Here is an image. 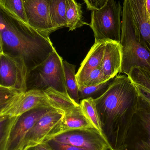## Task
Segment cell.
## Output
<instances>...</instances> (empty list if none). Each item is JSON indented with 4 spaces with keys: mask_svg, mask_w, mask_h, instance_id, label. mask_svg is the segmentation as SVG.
<instances>
[{
    "mask_svg": "<svg viewBox=\"0 0 150 150\" xmlns=\"http://www.w3.org/2000/svg\"><path fill=\"white\" fill-rule=\"evenodd\" d=\"M44 91L51 106L64 113L79 105L68 94L58 91L52 87H48Z\"/></svg>",
    "mask_w": 150,
    "mask_h": 150,
    "instance_id": "17",
    "label": "cell"
},
{
    "mask_svg": "<svg viewBox=\"0 0 150 150\" xmlns=\"http://www.w3.org/2000/svg\"><path fill=\"white\" fill-rule=\"evenodd\" d=\"M28 69L22 58L2 53L0 56V86L18 92L27 91Z\"/></svg>",
    "mask_w": 150,
    "mask_h": 150,
    "instance_id": "7",
    "label": "cell"
},
{
    "mask_svg": "<svg viewBox=\"0 0 150 150\" xmlns=\"http://www.w3.org/2000/svg\"><path fill=\"white\" fill-rule=\"evenodd\" d=\"M83 1H84V2L85 1V0H83Z\"/></svg>",
    "mask_w": 150,
    "mask_h": 150,
    "instance_id": "36",
    "label": "cell"
},
{
    "mask_svg": "<svg viewBox=\"0 0 150 150\" xmlns=\"http://www.w3.org/2000/svg\"><path fill=\"white\" fill-rule=\"evenodd\" d=\"M49 37L33 29L0 6V49L22 58L28 72L42 63L54 49Z\"/></svg>",
    "mask_w": 150,
    "mask_h": 150,
    "instance_id": "2",
    "label": "cell"
},
{
    "mask_svg": "<svg viewBox=\"0 0 150 150\" xmlns=\"http://www.w3.org/2000/svg\"><path fill=\"white\" fill-rule=\"evenodd\" d=\"M79 105L93 127L102 134L101 124L94 99L92 98L84 99L80 100Z\"/></svg>",
    "mask_w": 150,
    "mask_h": 150,
    "instance_id": "21",
    "label": "cell"
},
{
    "mask_svg": "<svg viewBox=\"0 0 150 150\" xmlns=\"http://www.w3.org/2000/svg\"><path fill=\"white\" fill-rule=\"evenodd\" d=\"M54 150H88L80 147L65 144L50 139L45 142Z\"/></svg>",
    "mask_w": 150,
    "mask_h": 150,
    "instance_id": "27",
    "label": "cell"
},
{
    "mask_svg": "<svg viewBox=\"0 0 150 150\" xmlns=\"http://www.w3.org/2000/svg\"><path fill=\"white\" fill-rule=\"evenodd\" d=\"M145 7L148 12L149 18L150 19V0H146L145 2Z\"/></svg>",
    "mask_w": 150,
    "mask_h": 150,
    "instance_id": "32",
    "label": "cell"
},
{
    "mask_svg": "<svg viewBox=\"0 0 150 150\" xmlns=\"http://www.w3.org/2000/svg\"><path fill=\"white\" fill-rule=\"evenodd\" d=\"M128 76L135 85L150 93V71L148 69L144 67H134Z\"/></svg>",
    "mask_w": 150,
    "mask_h": 150,
    "instance_id": "22",
    "label": "cell"
},
{
    "mask_svg": "<svg viewBox=\"0 0 150 150\" xmlns=\"http://www.w3.org/2000/svg\"><path fill=\"white\" fill-rule=\"evenodd\" d=\"M64 115V112L54 108L43 115L25 136L23 150L44 142L59 134Z\"/></svg>",
    "mask_w": 150,
    "mask_h": 150,
    "instance_id": "9",
    "label": "cell"
},
{
    "mask_svg": "<svg viewBox=\"0 0 150 150\" xmlns=\"http://www.w3.org/2000/svg\"><path fill=\"white\" fill-rule=\"evenodd\" d=\"M108 0H85L87 8L89 10H98L101 8L107 2Z\"/></svg>",
    "mask_w": 150,
    "mask_h": 150,
    "instance_id": "29",
    "label": "cell"
},
{
    "mask_svg": "<svg viewBox=\"0 0 150 150\" xmlns=\"http://www.w3.org/2000/svg\"><path fill=\"white\" fill-rule=\"evenodd\" d=\"M124 150H150V105L140 96Z\"/></svg>",
    "mask_w": 150,
    "mask_h": 150,
    "instance_id": "6",
    "label": "cell"
},
{
    "mask_svg": "<svg viewBox=\"0 0 150 150\" xmlns=\"http://www.w3.org/2000/svg\"><path fill=\"white\" fill-rule=\"evenodd\" d=\"M105 41L94 42L76 74L79 86L81 85L91 71L101 66L105 52Z\"/></svg>",
    "mask_w": 150,
    "mask_h": 150,
    "instance_id": "15",
    "label": "cell"
},
{
    "mask_svg": "<svg viewBox=\"0 0 150 150\" xmlns=\"http://www.w3.org/2000/svg\"><path fill=\"white\" fill-rule=\"evenodd\" d=\"M53 109L38 108L18 116L10 131L6 150H23L24 140L28 132L40 118Z\"/></svg>",
    "mask_w": 150,
    "mask_h": 150,
    "instance_id": "10",
    "label": "cell"
},
{
    "mask_svg": "<svg viewBox=\"0 0 150 150\" xmlns=\"http://www.w3.org/2000/svg\"><path fill=\"white\" fill-rule=\"evenodd\" d=\"M0 51H1V49H0Z\"/></svg>",
    "mask_w": 150,
    "mask_h": 150,
    "instance_id": "37",
    "label": "cell"
},
{
    "mask_svg": "<svg viewBox=\"0 0 150 150\" xmlns=\"http://www.w3.org/2000/svg\"><path fill=\"white\" fill-rule=\"evenodd\" d=\"M50 139L88 150H113L105 136L95 128L68 130Z\"/></svg>",
    "mask_w": 150,
    "mask_h": 150,
    "instance_id": "8",
    "label": "cell"
},
{
    "mask_svg": "<svg viewBox=\"0 0 150 150\" xmlns=\"http://www.w3.org/2000/svg\"><path fill=\"white\" fill-rule=\"evenodd\" d=\"M120 44L122 66L120 73L128 75L132 68L144 67L150 71V52L142 43L128 4L124 0Z\"/></svg>",
    "mask_w": 150,
    "mask_h": 150,
    "instance_id": "3",
    "label": "cell"
},
{
    "mask_svg": "<svg viewBox=\"0 0 150 150\" xmlns=\"http://www.w3.org/2000/svg\"><path fill=\"white\" fill-rule=\"evenodd\" d=\"M0 6L27 24L22 0H0Z\"/></svg>",
    "mask_w": 150,
    "mask_h": 150,
    "instance_id": "24",
    "label": "cell"
},
{
    "mask_svg": "<svg viewBox=\"0 0 150 150\" xmlns=\"http://www.w3.org/2000/svg\"><path fill=\"white\" fill-rule=\"evenodd\" d=\"M9 102H7V103H4V104H0V113L1 112L2 109L6 106V105H7V104H8Z\"/></svg>",
    "mask_w": 150,
    "mask_h": 150,
    "instance_id": "33",
    "label": "cell"
},
{
    "mask_svg": "<svg viewBox=\"0 0 150 150\" xmlns=\"http://www.w3.org/2000/svg\"><path fill=\"white\" fill-rule=\"evenodd\" d=\"M108 80L103 74L101 67L95 69L90 72L79 86H89L99 84Z\"/></svg>",
    "mask_w": 150,
    "mask_h": 150,
    "instance_id": "26",
    "label": "cell"
},
{
    "mask_svg": "<svg viewBox=\"0 0 150 150\" xmlns=\"http://www.w3.org/2000/svg\"><path fill=\"white\" fill-rule=\"evenodd\" d=\"M89 128L94 127L79 105L71 111L64 113L59 133L68 130Z\"/></svg>",
    "mask_w": 150,
    "mask_h": 150,
    "instance_id": "16",
    "label": "cell"
},
{
    "mask_svg": "<svg viewBox=\"0 0 150 150\" xmlns=\"http://www.w3.org/2000/svg\"><path fill=\"white\" fill-rule=\"evenodd\" d=\"M105 41V52L100 67L105 77L109 80L120 72L121 47L119 42L112 40Z\"/></svg>",
    "mask_w": 150,
    "mask_h": 150,
    "instance_id": "14",
    "label": "cell"
},
{
    "mask_svg": "<svg viewBox=\"0 0 150 150\" xmlns=\"http://www.w3.org/2000/svg\"><path fill=\"white\" fill-rule=\"evenodd\" d=\"M27 24L49 37L56 30L49 14L50 0H22Z\"/></svg>",
    "mask_w": 150,
    "mask_h": 150,
    "instance_id": "12",
    "label": "cell"
},
{
    "mask_svg": "<svg viewBox=\"0 0 150 150\" xmlns=\"http://www.w3.org/2000/svg\"><path fill=\"white\" fill-rule=\"evenodd\" d=\"M127 2L140 39L150 52V19L145 4L143 0H127Z\"/></svg>",
    "mask_w": 150,
    "mask_h": 150,
    "instance_id": "13",
    "label": "cell"
},
{
    "mask_svg": "<svg viewBox=\"0 0 150 150\" xmlns=\"http://www.w3.org/2000/svg\"><path fill=\"white\" fill-rule=\"evenodd\" d=\"M122 7L120 2L108 0L103 7L91 11L89 25L94 33L95 41L112 40L120 43Z\"/></svg>",
    "mask_w": 150,
    "mask_h": 150,
    "instance_id": "5",
    "label": "cell"
},
{
    "mask_svg": "<svg viewBox=\"0 0 150 150\" xmlns=\"http://www.w3.org/2000/svg\"><path fill=\"white\" fill-rule=\"evenodd\" d=\"M67 0H50L49 14L53 25L56 30L67 27L66 12Z\"/></svg>",
    "mask_w": 150,
    "mask_h": 150,
    "instance_id": "18",
    "label": "cell"
},
{
    "mask_svg": "<svg viewBox=\"0 0 150 150\" xmlns=\"http://www.w3.org/2000/svg\"><path fill=\"white\" fill-rule=\"evenodd\" d=\"M18 93L21 92L0 86V104L9 102Z\"/></svg>",
    "mask_w": 150,
    "mask_h": 150,
    "instance_id": "28",
    "label": "cell"
},
{
    "mask_svg": "<svg viewBox=\"0 0 150 150\" xmlns=\"http://www.w3.org/2000/svg\"><path fill=\"white\" fill-rule=\"evenodd\" d=\"M2 53L0 51V56H1V54Z\"/></svg>",
    "mask_w": 150,
    "mask_h": 150,
    "instance_id": "34",
    "label": "cell"
},
{
    "mask_svg": "<svg viewBox=\"0 0 150 150\" xmlns=\"http://www.w3.org/2000/svg\"><path fill=\"white\" fill-rule=\"evenodd\" d=\"M17 117L0 116V150H6L10 131Z\"/></svg>",
    "mask_w": 150,
    "mask_h": 150,
    "instance_id": "25",
    "label": "cell"
},
{
    "mask_svg": "<svg viewBox=\"0 0 150 150\" xmlns=\"http://www.w3.org/2000/svg\"><path fill=\"white\" fill-rule=\"evenodd\" d=\"M66 18L69 31H72L85 25H89L83 20L81 5L76 0H67Z\"/></svg>",
    "mask_w": 150,
    "mask_h": 150,
    "instance_id": "19",
    "label": "cell"
},
{
    "mask_svg": "<svg viewBox=\"0 0 150 150\" xmlns=\"http://www.w3.org/2000/svg\"><path fill=\"white\" fill-rule=\"evenodd\" d=\"M65 85L68 94L78 104H80L79 85L76 78V66L63 61Z\"/></svg>",
    "mask_w": 150,
    "mask_h": 150,
    "instance_id": "20",
    "label": "cell"
},
{
    "mask_svg": "<svg viewBox=\"0 0 150 150\" xmlns=\"http://www.w3.org/2000/svg\"><path fill=\"white\" fill-rule=\"evenodd\" d=\"M24 150H54L46 142L26 148Z\"/></svg>",
    "mask_w": 150,
    "mask_h": 150,
    "instance_id": "30",
    "label": "cell"
},
{
    "mask_svg": "<svg viewBox=\"0 0 150 150\" xmlns=\"http://www.w3.org/2000/svg\"><path fill=\"white\" fill-rule=\"evenodd\" d=\"M63 59L55 48L47 58L28 72L27 91H44L48 87L68 94L65 85Z\"/></svg>",
    "mask_w": 150,
    "mask_h": 150,
    "instance_id": "4",
    "label": "cell"
},
{
    "mask_svg": "<svg viewBox=\"0 0 150 150\" xmlns=\"http://www.w3.org/2000/svg\"><path fill=\"white\" fill-rule=\"evenodd\" d=\"M139 94L127 75H118L103 94L95 99L102 134L113 150H124Z\"/></svg>",
    "mask_w": 150,
    "mask_h": 150,
    "instance_id": "1",
    "label": "cell"
},
{
    "mask_svg": "<svg viewBox=\"0 0 150 150\" xmlns=\"http://www.w3.org/2000/svg\"><path fill=\"white\" fill-rule=\"evenodd\" d=\"M111 79L99 84L89 86H79V100L92 98L95 99L98 98L107 90L113 80Z\"/></svg>",
    "mask_w": 150,
    "mask_h": 150,
    "instance_id": "23",
    "label": "cell"
},
{
    "mask_svg": "<svg viewBox=\"0 0 150 150\" xmlns=\"http://www.w3.org/2000/svg\"><path fill=\"white\" fill-rule=\"evenodd\" d=\"M137 86V89H138L139 96L142 97L144 100H146L150 105V93L142 89L140 86Z\"/></svg>",
    "mask_w": 150,
    "mask_h": 150,
    "instance_id": "31",
    "label": "cell"
},
{
    "mask_svg": "<svg viewBox=\"0 0 150 150\" xmlns=\"http://www.w3.org/2000/svg\"><path fill=\"white\" fill-rule=\"evenodd\" d=\"M46 107H52L44 91L27 90L15 95L2 109L0 116L17 117L31 109Z\"/></svg>",
    "mask_w": 150,
    "mask_h": 150,
    "instance_id": "11",
    "label": "cell"
},
{
    "mask_svg": "<svg viewBox=\"0 0 150 150\" xmlns=\"http://www.w3.org/2000/svg\"><path fill=\"white\" fill-rule=\"evenodd\" d=\"M143 1L144 2V4H145V1H146V0H143Z\"/></svg>",
    "mask_w": 150,
    "mask_h": 150,
    "instance_id": "35",
    "label": "cell"
}]
</instances>
